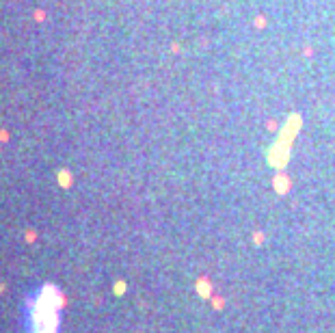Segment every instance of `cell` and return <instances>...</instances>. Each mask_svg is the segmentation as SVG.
Segmentation results:
<instances>
[{
	"mask_svg": "<svg viewBox=\"0 0 335 333\" xmlns=\"http://www.w3.org/2000/svg\"><path fill=\"white\" fill-rule=\"evenodd\" d=\"M123 292H126V283H123V281H119V283L115 286V294H117V296H121Z\"/></svg>",
	"mask_w": 335,
	"mask_h": 333,
	"instance_id": "obj_2",
	"label": "cell"
},
{
	"mask_svg": "<svg viewBox=\"0 0 335 333\" xmlns=\"http://www.w3.org/2000/svg\"><path fill=\"white\" fill-rule=\"evenodd\" d=\"M214 307L221 309V307H223V298H216V301H214Z\"/></svg>",
	"mask_w": 335,
	"mask_h": 333,
	"instance_id": "obj_3",
	"label": "cell"
},
{
	"mask_svg": "<svg viewBox=\"0 0 335 333\" xmlns=\"http://www.w3.org/2000/svg\"><path fill=\"white\" fill-rule=\"evenodd\" d=\"M195 288H197V294H199V296H203V298H210V296H212V286H210V281H208L205 277L197 281V286H195Z\"/></svg>",
	"mask_w": 335,
	"mask_h": 333,
	"instance_id": "obj_1",
	"label": "cell"
}]
</instances>
